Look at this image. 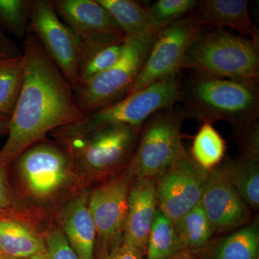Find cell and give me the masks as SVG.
Here are the masks:
<instances>
[{"label": "cell", "mask_w": 259, "mask_h": 259, "mask_svg": "<svg viewBox=\"0 0 259 259\" xmlns=\"http://www.w3.org/2000/svg\"><path fill=\"white\" fill-rule=\"evenodd\" d=\"M197 0H158L148 8L153 18L166 27L194 11Z\"/></svg>", "instance_id": "83f0119b"}, {"label": "cell", "mask_w": 259, "mask_h": 259, "mask_svg": "<svg viewBox=\"0 0 259 259\" xmlns=\"http://www.w3.org/2000/svg\"><path fill=\"white\" fill-rule=\"evenodd\" d=\"M124 44L125 40L104 48L89 58L80 67L77 84L88 82L113 66L122 56Z\"/></svg>", "instance_id": "4316f807"}, {"label": "cell", "mask_w": 259, "mask_h": 259, "mask_svg": "<svg viewBox=\"0 0 259 259\" xmlns=\"http://www.w3.org/2000/svg\"><path fill=\"white\" fill-rule=\"evenodd\" d=\"M8 166L0 162V212L15 206L14 194L8 177Z\"/></svg>", "instance_id": "f546056e"}, {"label": "cell", "mask_w": 259, "mask_h": 259, "mask_svg": "<svg viewBox=\"0 0 259 259\" xmlns=\"http://www.w3.org/2000/svg\"><path fill=\"white\" fill-rule=\"evenodd\" d=\"M13 163L19 207L35 214H49L83 190L72 158L64 145L37 141Z\"/></svg>", "instance_id": "7a4b0ae2"}, {"label": "cell", "mask_w": 259, "mask_h": 259, "mask_svg": "<svg viewBox=\"0 0 259 259\" xmlns=\"http://www.w3.org/2000/svg\"><path fill=\"white\" fill-rule=\"evenodd\" d=\"M24 76L23 56L13 59H0V114L11 117Z\"/></svg>", "instance_id": "d4e9b609"}, {"label": "cell", "mask_w": 259, "mask_h": 259, "mask_svg": "<svg viewBox=\"0 0 259 259\" xmlns=\"http://www.w3.org/2000/svg\"><path fill=\"white\" fill-rule=\"evenodd\" d=\"M174 223L181 241L189 250L203 248L214 233L199 202Z\"/></svg>", "instance_id": "cb8c5ba5"}, {"label": "cell", "mask_w": 259, "mask_h": 259, "mask_svg": "<svg viewBox=\"0 0 259 259\" xmlns=\"http://www.w3.org/2000/svg\"><path fill=\"white\" fill-rule=\"evenodd\" d=\"M134 180L126 168L90 189L88 207L96 228L98 253L113 249L122 242L130 189Z\"/></svg>", "instance_id": "8fae6325"}, {"label": "cell", "mask_w": 259, "mask_h": 259, "mask_svg": "<svg viewBox=\"0 0 259 259\" xmlns=\"http://www.w3.org/2000/svg\"><path fill=\"white\" fill-rule=\"evenodd\" d=\"M141 129L139 126L113 124L61 143L72 158L83 188L99 185L127 168L139 144Z\"/></svg>", "instance_id": "277c9868"}, {"label": "cell", "mask_w": 259, "mask_h": 259, "mask_svg": "<svg viewBox=\"0 0 259 259\" xmlns=\"http://www.w3.org/2000/svg\"><path fill=\"white\" fill-rule=\"evenodd\" d=\"M180 101L187 117L212 124L226 121L238 132L258 122V80L194 72L188 82L182 84Z\"/></svg>", "instance_id": "3957f363"}, {"label": "cell", "mask_w": 259, "mask_h": 259, "mask_svg": "<svg viewBox=\"0 0 259 259\" xmlns=\"http://www.w3.org/2000/svg\"><path fill=\"white\" fill-rule=\"evenodd\" d=\"M0 259H6V257L3 255V253L1 252V250H0Z\"/></svg>", "instance_id": "d590c367"}, {"label": "cell", "mask_w": 259, "mask_h": 259, "mask_svg": "<svg viewBox=\"0 0 259 259\" xmlns=\"http://www.w3.org/2000/svg\"><path fill=\"white\" fill-rule=\"evenodd\" d=\"M44 239L48 259H79L60 228H49L44 232Z\"/></svg>", "instance_id": "f1b7e54d"}, {"label": "cell", "mask_w": 259, "mask_h": 259, "mask_svg": "<svg viewBox=\"0 0 259 259\" xmlns=\"http://www.w3.org/2000/svg\"><path fill=\"white\" fill-rule=\"evenodd\" d=\"M6 259H17V258H6ZM23 259H48V257H47V255H35V256L30 257V258H23Z\"/></svg>", "instance_id": "e575fe53"}, {"label": "cell", "mask_w": 259, "mask_h": 259, "mask_svg": "<svg viewBox=\"0 0 259 259\" xmlns=\"http://www.w3.org/2000/svg\"><path fill=\"white\" fill-rule=\"evenodd\" d=\"M143 257L139 250L122 242L113 249L98 253L97 259H142Z\"/></svg>", "instance_id": "4dcf8cb0"}, {"label": "cell", "mask_w": 259, "mask_h": 259, "mask_svg": "<svg viewBox=\"0 0 259 259\" xmlns=\"http://www.w3.org/2000/svg\"><path fill=\"white\" fill-rule=\"evenodd\" d=\"M233 187L250 208H259V155L240 154L222 165Z\"/></svg>", "instance_id": "44dd1931"}, {"label": "cell", "mask_w": 259, "mask_h": 259, "mask_svg": "<svg viewBox=\"0 0 259 259\" xmlns=\"http://www.w3.org/2000/svg\"><path fill=\"white\" fill-rule=\"evenodd\" d=\"M23 55L18 45L9 38L0 28V57L13 59Z\"/></svg>", "instance_id": "1f68e13d"}, {"label": "cell", "mask_w": 259, "mask_h": 259, "mask_svg": "<svg viewBox=\"0 0 259 259\" xmlns=\"http://www.w3.org/2000/svg\"><path fill=\"white\" fill-rule=\"evenodd\" d=\"M184 69L218 77L258 80L259 41L221 27L202 26L186 53Z\"/></svg>", "instance_id": "5b68a950"}, {"label": "cell", "mask_w": 259, "mask_h": 259, "mask_svg": "<svg viewBox=\"0 0 259 259\" xmlns=\"http://www.w3.org/2000/svg\"><path fill=\"white\" fill-rule=\"evenodd\" d=\"M191 251L200 259H259L258 218Z\"/></svg>", "instance_id": "d6986e66"}, {"label": "cell", "mask_w": 259, "mask_h": 259, "mask_svg": "<svg viewBox=\"0 0 259 259\" xmlns=\"http://www.w3.org/2000/svg\"><path fill=\"white\" fill-rule=\"evenodd\" d=\"M51 3L79 42L80 67L97 51L125 40L123 32L97 0H53Z\"/></svg>", "instance_id": "30bf717a"}, {"label": "cell", "mask_w": 259, "mask_h": 259, "mask_svg": "<svg viewBox=\"0 0 259 259\" xmlns=\"http://www.w3.org/2000/svg\"><path fill=\"white\" fill-rule=\"evenodd\" d=\"M201 27L191 13L160 30L142 69L125 97L144 90L158 80L180 73L186 53Z\"/></svg>", "instance_id": "9c48e42d"}, {"label": "cell", "mask_w": 259, "mask_h": 259, "mask_svg": "<svg viewBox=\"0 0 259 259\" xmlns=\"http://www.w3.org/2000/svg\"><path fill=\"white\" fill-rule=\"evenodd\" d=\"M156 35L125 39L120 59L113 66L74 90L85 116L122 100L144 66Z\"/></svg>", "instance_id": "ba28073f"}, {"label": "cell", "mask_w": 259, "mask_h": 259, "mask_svg": "<svg viewBox=\"0 0 259 259\" xmlns=\"http://www.w3.org/2000/svg\"><path fill=\"white\" fill-rule=\"evenodd\" d=\"M181 88L180 73L172 74L84 116L78 122L55 130L51 136L58 142L66 143L83 137L102 126L125 124L142 127L155 112L175 107L180 101Z\"/></svg>", "instance_id": "8992f818"}, {"label": "cell", "mask_w": 259, "mask_h": 259, "mask_svg": "<svg viewBox=\"0 0 259 259\" xmlns=\"http://www.w3.org/2000/svg\"><path fill=\"white\" fill-rule=\"evenodd\" d=\"M10 117L0 114V136L8 135Z\"/></svg>", "instance_id": "d6a6232c"}, {"label": "cell", "mask_w": 259, "mask_h": 259, "mask_svg": "<svg viewBox=\"0 0 259 259\" xmlns=\"http://www.w3.org/2000/svg\"><path fill=\"white\" fill-rule=\"evenodd\" d=\"M209 171L187 153L155 178L158 208L175 222L199 203Z\"/></svg>", "instance_id": "4fadbf2b"}, {"label": "cell", "mask_w": 259, "mask_h": 259, "mask_svg": "<svg viewBox=\"0 0 259 259\" xmlns=\"http://www.w3.org/2000/svg\"><path fill=\"white\" fill-rule=\"evenodd\" d=\"M0 250L6 258L23 259L47 255L44 233L13 207L0 212Z\"/></svg>", "instance_id": "e0dca14e"}, {"label": "cell", "mask_w": 259, "mask_h": 259, "mask_svg": "<svg viewBox=\"0 0 259 259\" xmlns=\"http://www.w3.org/2000/svg\"><path fill=\"white\" fill-rule=\"evenodd\" d=\"M199 202L214 233L226 234L250 223V208L222 165L209 171Z\"/></svg>", "instance_id": "5bb4252c"}, {"label": "cell", "mask_w": 259, "mask_h": 259, "mask_svg": "<svg viewBox=\"0 0 259 259\" xmlns=\"http://www.w3.org/2000/svg\"><path fill=\"white\" fill-rule=\"evenodd\" d=\"M30 30L74 88L80 69V47L73 32L59 18L50 0H33Z\"/></svg>", "instance_id": "7c38bea8"}, {"label": "cell", "mask_w": 259, "mask_h": 259, "mask_svg": "<svg viewBox=\"0 0 259 259\" xmlns=\"http://www.w3.org/2000/svg\"><path fill=\"white\" fill-rule=\"evenodd\" d=\"M23 56V84L10 117L8 139L0 150V162L8 166L48 134L85 116L72 85L30 30Z\"/></svg>", "instance_id": "6da1fadb"}, {"label": "cell", "mask_w": 259, "mask_h": 259, "mask_svg": "<svg viewBox=\"0 0 259 259\" xmlns=\"http://www.w3.org/2000/svg\"><path fill=\"white\" fill-rule=\"evenodd\" d=\"M111 15L125 39L156 35L165 27L154 20L148 8L134 0H97Z\"/></svg>", "instance_id": "ffe728a7"}, {"label": "cell", "mask_w": 259, "mask_h": 259, "mask_svg": "<svg viewBox=\"0 0 259 259\" xmlns=\"http://www.w3.org/2000/svg\"><path fill=\"white\" fill-rule=\"evenodd\" d=\"M175 223L157 208L148 235L146 259H168L186 250Z\"/></svg>", "instance_id": "7402d4cb"}, {"label": "cell", "mask_w": 259, "mask_h": 259, "mask_svg": "<svg viewBox=\"0 0 259 259\" xmlns=\"http://www.w3.org/2000/svg\"><path fill=\"white\" fill-rule=\"evenodd\" d=\"M90 191H80L56 212L60 229L79 259H95L97 232L89 210Z\"/></svg>", "instance_id": "2e32d148"}, {"label": "cell", "mask_w": 259, "mask_h": 259, "mask_svg": "<svg viewBox=\"0 0 259 259\" xmlns=\"http://www.w3.org/2000/svg\"><path fill=\"white\" fill-rule=\"evenodd\" d=\"M168 259H200L191 250H186Z\"/></svg>", "instance_id": "836d02e7"}, {"label": "cell", "mask_w": 259, "mask_h": 259, "mask_svg": "<svg viewBox=\"0 0 259 259\" xmlns=\"http://www.w3.org/2000/svg\"><path fill=\"white\" fill-rule=\"evenodd\" d=\"M226 142L210 122H202L194 137L191 157L204 169L211 170L221 164L226 152Z\"/></svg>", "instance_id": "603a6c76"}, {"label": "cell", "mask_w": 259, "mask_h": 259, "mask_svg": "<svg viewBox=\"0 0 259 259\" xmlns=\"http://www.w3.org/2000/svg\"><path fill=\"white\" fill-rule=\"evenodd\" d=\"M2 57H0V59H1ZM3 59H4V58H3Z\"/></svg>", "instance_id": "8d00e7d4"}, {"label": "cell", "mask_w": 259, "mask_h": 259, "mask_svg": "<svg viewBox=\"0 0 259 259\" xmlns=\"http://www.w3.org/2000/svg\"><path fill=\"white\" fill-rule=\"evenodd\" d=\"M192 14L201 26L229 27L239 32L243 36L259 41L258 29L250 18L249 1H197Z\"/></svg>", "instance_id": "ac0fdd59"}, {"label": "cell", "mask_w": 259, "mask_h": 259, "mask_svg": "<svg viewBox=\"0 0 259 259\" xmlns=\"http://www.w3.org/2000/svg\"><path fill=\"white\" fill-rule=\"evenodd\" d=\"M157 208L155 178L135 179L130 189L122 242L139 250L144 257Z\"/></svg>", "instance_id": "9a60e30c"}, {"label": "cell", "mask_w": 259, "mask_h": 259, "mask_svg": "<svg viewBox=\"0 0 259 259\" xmlns=\"http://www.w3.org/2000/svg\"><path fill=\"white\" fill-rule=\"evenodd\" d=\"M32 0H0V26L20 38L30 30Z\"/></svg>", "instance_id": "484cf974"}, {"label": "cell", "mask_w": 259, "mask_h": 259, "mask_svg": "<svg viewBox=\"0 0 259 259\" xmlns=\"http://www.w3.org/2000/svg\"><path fill=\"white\" fill-rule=\"evenodd\" d=\"M184 109H163L144 122L134 156L127 168L135 179L156 178L187 155L182 126Z\"/></svg>", "instance_id": "52a82bcc"}]
</instances>
